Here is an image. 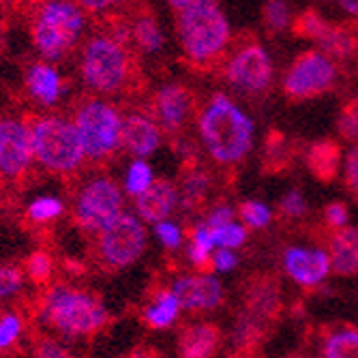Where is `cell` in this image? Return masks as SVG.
<instances>
[{
	"label": "cell",
	"instance_id": "cell-40",
	"mask_svg": "<svg viewBox=\"0 0 358 358\" xmlns=\"http://www.w3.org/2000/svg\"><path fill=\"white\" fill-rule=\"evenodd\" d=\"M155 232L159 236V241L164 243V247L168 249H176L182 241V232H180V227L172 221H161L155 225Z\"/></svg>",
	"mask_w": 358,
	"mask_h": 358
},
{
	"label": "cell",
	"instance_id": "cell-23",
	"mask_svg": "<svg viewBox=\"0 0 358 358\" xmlns=\"http://www.w3.org/2000/svg\"><path fill=\"white\" fill-rule=\"evenodd\" d=\"M178 311H180V303L176 299V294L172 289H164L157 294L155 303L150 307H146L144 320L152 329H168L178 317Z\"/></svg>",
	"mask_w": 358,
	"mask_h": 358
},
{
	"label": "cell",
	"instance_id": "cell-2",
	"mask_svg": "<svg viewBox=\"0 0 358 358\" xmlns=\"http://www.w3.org/2000/svg\"><path fill=\"white\" fill-rule=\"evenodd\" d=\"M230 22L217 0H191L178 15V39L193 64H213L230 43Z\"/></svg>",
	"mask_w": 358,
	"mask_h": 358
},
{
	"label": "cell",
	"instance_id": "cell-11",
	"mask_svg": "<svg viewBox=\"0 0 358 358\" xmlns=\"http://www.w3.org/2000/svg\"><path fill=\"white\" fill-rule=\"evenodd\" d=\"M225 78L245 92L266 90L273 80V62L268 52L255 41L241 45L225 62Z\"/></svg>",
	"mask_w": 358,
	"mask_h": 358
},
{
	"label": "cell",
	"instance_id": "cell-45",
	"mask_svg": "<svg viewBox=\"0 0 358 358\" xmlns=\"http://www.w3.org/2000/svg\"><path fill=\"white\" fill-rule=\"evenodd\" d=\"M324 217H327L331 227H339L341 230V227L348 223V208L341 202H333L331 206H327V210H324Z\"/></svg>",
	"mask_w": 358,
	"mask_h": 358
},
{
	"label": "cell",
	"instance_id": "cell-5",
	"mask_svg": "<svg viewBox=\"0 0 358 358\" xmlns=\"http://www.w3.org/2000/svg\"><path fill=\"white\" fill-rule=\"evenodd\" d=\"M84 28L82 9L71 0H45L32 22V41L50 58H60L78 41Z\"/></svg>",
	"mask_w": 358,
	"mask_h": 358
},
{
	"label": "cell",
	"instance_id": "cell-46",
	"mask_svg": "<svg viewBox=\"0 0 358 358\" xmlns=\"http://www.w3.org/2000/svg\"><path fill=\"white\" fill-rule=\"evenodd\" d=\"M78 7H84L92 13H101V11H108L116 5H120L122 0H76Z\"/></svg>",
	"mask_w": 358,
	"mask_h": 358
},
{
	"label": "cell",
	"instance_id": "cell-39",
	"mask_svg": "<svg viewBox=\"0 0 358 358\" xmlns=\"http://www.w3.org/2000/svg\"><path fill=\"white\" fill-rule=\"evenodd\" d=\"M279 208H281L283 217H287V219H296V217H303V215L307 213V202H305V198H303V193H301V191L292 189V191H287V193L283 195V200H281Z\"/></svg>",
	"mask_w": 358,
	"mask_h": 358
},
{
	"label": "cell",
	"instance_id": "cell-35",
	"mask_svg": "<svg viewBox=\"0 0 358 358\" xmlns=\"http://www.w3.org/2000/svg\"><path fill=\"white\" fill-rule=\"evenodd\" d=\"M213 232V238H215V245H219L221 249H234V247H241L247 238V230L238 223H227L223 227H217V230H210Z\"/></svg>",
	"mask_w": 358,
	"mask_h": 358
},
{
	"label": "cell",
	"instance_id": "cell-22",
	"mask_svg": "<svg viewBox=\"0 0 358 358\" xmlns=\"http://www.w3.org/2000/svg\"><path fill=\"white\" fill-rule=\"evenodd\" d=\"M26 86H28V92L35 96L37 101H41L43 106H52L60 96L62 80L52 64L37 62V64H32L26 76Z\"/></svg>",
	"mask_w": 358,
	"mask_h": 358
},
{
	"label": "cell",
	"instance_id": "cell-36",
	"mask_svg": "<svg viewBox=\"0 0 358 358\" xmlns=\"http://www.w3.org/2000/svg\"><path fill=\"white\" fill-rule=\"evenodd\" d=\"M22 283H24V273L20 271V266H11V264L0 266V301L17 294Z\"/></svg>",
	"mask_w": 358,
	"mask_h": 358
},
{
	"label": "cell",
	"instance_id": "cell-25",
	"mask_svg": "<svg viewBox=\"0 0 358 358\" xmlns=\"http://www.w3.org/2000/svg\"><path fill=\"white\" fill-rule=\"evenodd\" d=\"M208 187H210V180H208V176L204 172H200V170L189 172V176L180 185V195H178L182 208L185 210L200 208L206 202Z\"/></svg>",
	"mask_w": 358,
	"mask_h": 358
},
{
	"label": "cell",
	"instance_id": "cell-47",
	"mask_svg": "<svg viewBox=\"0 0 358 358\" xmlns=\"http://www.w3.org/2000/svg\"><path fill=\"white\" fill-rule=\"evenodd\" d=\"M127 358H164L155 348H148V345H140L136 350H131L127 354Z\"/></svg>",
	"mask_w": 358,
	"mask_h": 358
},
{
	"label": "cell",
	"instance_id": "cell-48",
	"mask_svg": "<svg viewBox=\"0 0 358 358\" xmlns=\"http://www.w3.org/2000/svg\"><path fill=\"white\" fill-rule=\"evenodd\" d=\"M339 7L348 13V15H354L358 17V0H337Z\"/></svg>",
	"mask_w": 358,
	"mask_h": 358
},
{
	"label": "cell",
	"instance_id": "cell-50",
	"mask_svg": "<svg viewBox=\"0 0 358 358\" xmlns=\"http://www.w3.org/2000/svg\"><path fill=\"white\" fill-rule=\"evenodd\" d=\"M356 43H358V37H356Z\"/></svg>",
	"mask_w": 358,
	"mask_h": 358
},
{
	"label": "cell",
	"instance_id": "cell-24",
	"mask_svg": "<svg viewBox=\"0 0 358 358\" xmlns=\"http://www.w3.org/2000/svg\"><path fill=\"white\" fill-rule=\"evenodd\" d=\"M317 48L329 58H350L356 50V37L345 26L331 24L324 37L317 41Z\"/></svg>",
	"mask_w": 358,
	"mask_h": 358
},
{
	"label": "cell",
	"instance_id": "cell-18",
	"mask_svg": "<svg viewBox=\"0 0 358 358\" xmlns=\"http://www.w3.org/2000/svg\"><path fill=\"white\" fill-rule=\"evenodd\" d=\"M221 345V329L215 324L187 327L178 337L180 358H213Z\"/></svg>",
	"mask_w": 358,
	"mask_h": 358
},
{
	"label": "cell",
	"instance_id": "cell-37",
	"mask_svg": "<svg viewBox=\"0 0 358 358\" xmlns=\"http://www.w3.org/2000/svg\"><path fill=\"white\" fill-rule=\"evenodd\" d=\"M241 217H243L245 223L251 225V227H264V225H268V221H271V210H268V206L262 204V202H253V200H249V202H245V204L241 206Z\"/></svg>",
	"mask_w": 358,
	"mask_h": 358
},
{
	"label": "cell",
	"instance_id": "cell-16",
	"mask_svg": "<svg viewBox=\"0 0 358 358\" xmlns=\"http://www.w3.org/2000/svg\"><path fill=\"white\" fill-rule=\"evenodd\" d=\"M161 144V134L157 122L146 114H129L122 120L120 131V146L136 155L138 159L152 155Z\"/></svg>",
	"mask_w": 358,
	"mask_h": 358
},
{
	"label": "cell",
	"instance_id": "cell-30",
	"mask_svg": "<svg viewBox=\"0 0 358 358\" xmlns=\"http://www.w3.org/2000/svg\"><path fill=\"white\" fill-rule=\"evenodd\" d=\"M262 20L268 32L279 35V32L287 30L292 24V11L285 0H266V5L262 9Z\"/></svg>",
	"mask_w": 358,
	"mask_h": 358
},
{
	"label": "cell",
	"instance_id": "cell-21",
	"mask_svg": "<svg viewBox=\"0 0 358 358\" xmlns=\"http://www.w3.org/2000/svg\"><path fill=\"white\" fill-rule=\"evenodd\" d=\"M309 172L320 182H333L341 168V146L335 140H322L309 146L307 150Z\"/></svg>",
	"mask_w": 358,
	"mask_h": 358
},
{
	"label": "cell",
	"instance_id": "cell-10",
	"mask_svg": "<svg viewBox=\"0 0 358 358\" xmlns=\"http://www.w3.org/2000/svg\"><path fill=\"white\" fill-rule=\"evenodd\" d=\"M146 249V230L144 225L131 217L120 215L112 225L99 234V257L108 268H124L131 266Z\"/></svg>",
	"mask_w": 358,
	"mask_h": 358
},
{
	"label": "cell",
	"instance_id": "cell-42",
	"mask_svg": "<svg viewBox=\"0 0 358 358\" xmlns=\"http://www.w3.org/2000/svg\"><path fill=\"white\" fill-rule=\"evenodd\" d=\"M35 358H71V354L54 339L41 337L35 341Z\"/></svg>",
	"mask_w": 358,
	"mask_h": 358
},
{
	"label": "cell",
	"instance_id": "cell-19",
	"mask_svg": "<svg viewBox=\"0 0 358 358\" xmlns=\"http://www.w3.org/2000/svg\"><path fill=\"white\" fill-rule=\"evenodd\" d=\"M331 268L350 277L358 273V227H341L331 236Z\"/></svg>",
	"mask_w": 358,
	"mask_h": 358
},
{
	"label": "cell",
	"instance_id": "cell-31",
	"mask_svg": "<svg viewBox=\"0 0 358 358\" xmlns=\"http://www.w3.org/2000/svg\"><path fill=\"white\" fill-rule=\"evenodd\" d=\"M52 271H54V264H52V255L48 251L39 249L35 253H30V257L26 259V273L32 283L48 285L52 279Z\"/></svg>",
	"mask_w": 358,
	"mask_h": 358
},
{
	"label": "cell",
	"instance_id": "cell-33",
	"mask_svg": "<svg viewBox=\"0 0 358 358\" xmlns=\"http://www.w3.org/2000/svg\"><path fill=\"white\" fill-rule=\"evenodd\" d=\"M60 215H62V202L52 198V195L37 198L28 206V219L35 221V223H45V221H52Z\"/></svg>",
	"mask_w": 358,
	"mask_h": 358
},
{
	"label": "cell",
	"instance_id": "cell-27",
	"mask_svg": "<svg viewBox=\"0 0 358 358\" xmlns=\"http://www.w3.org/2000/svg\"><path fill=\"white\" fill-rule=\"evenodd\" d=\"M331 22L324 20L315 9H305L296 20H292V30L294 35L303 37V39H311V41H320L324 37V32L329 30Z\"/></svg>",
	"mask_w": 358,
	"mask_h": 358
},
{
	"label": "cell",
	"instance_id": "cell-12",
	"mask_svg": "<svg viewBox=\"0 0 358 358\" xmlns=\"http://www.w3.org/2000/svg\"><path fill=\"white\" fill-rule=\"evenodd\" d=\"M30 129L17 120H0V174L22 178L32 164Z\"/></svg>",
	"mask_w": 358,
	"mask_h": 358
},
{
	"label": "cell",
	"instance_id": "cell-15",
	"mask_svg": "<svg viewBox=\"0 0 358 358\" xmlns=\"http://www.w3.org/2000/svg\"><path fill=\"white\" fill-rule=\"evenodd\" d=\"M283 264L285 273L301 285H317L331 273V259L320 249L309 251L301 247H292L285 251Z\"/></svg>",
	"mask_w": 358,
	"mask_h": 358
},
{
	"label": "cell",
	"instance_id": "cell-6",
	"mask_svg": "<svg viewBox=\"0 0 358 358\" xmlns=\"http://www.w3.org/2000/svg\"><path fill=\"white\" fill-rule=\"evenodd\" d=\"M131 71L127 48L116 37H92L82 52V78L96 92L120 90Z\"/></svg>",
	"mask_w": 358,
	"mask_h": 358
},
{
	"label": "cell",
	"instance_id": "cell-32",
	"mask_svg": "<svg viewBox=\"0 0 358 358\" xmlns=\"http://www.w3.org/2000/svg\"><path fill=\"white\" fill-rule=\"evenodd\" d=\"M152 185V172H150V166L142 159H136L131 166H129V172H127V180H124V187H127V193L131 195H138L144 193L148 187Z\"/></svg>",
	"mask_w": 358,
	"mask_h": 358
},
{
	"label": "cell",
	"instance_id": "cell-7",
	"mask_svg": "<svg viewBox=\"0 0 358 358\" xmlns=\"http://www.w3.org/2000/svg\"><path fill=\"white\" fill-rule=\"evenodd\" d=\"M76 129L82 140L84 155L94 161L108 159L120 146L122 118L103 101L84 103L76 116Z\"/></svg>",
	"mask_w": 358,
	"mask_h": 358
},
{
	"label": "cell",
	"instance_id": "cell-44",
	"mask_svg": "<svg viewBox=\"0 0 358 358\" xmlns=\"http://www.w3.org/2000/svg\"><path fill=\"white\" fill-rule=\"evenodd\" d=\"M232 217H234V210L230 206H219L215 208L208 219L204 221V225L208 227V230H217V227H223L227 223H232Z\"/></svg>",
	"mask_w": 358,
	"mask_h": 358
},
{
	"label": "cell",
	"instance_id": "cell-29",
	"mask_svg": "<svg viewBox=\"0 0 358 358\" xmlns=\"http://www.w3.org/2000/svg\"><path fill=\"white\" fill-rule=\"evenodd\" d=\"M134 37L138 45L146 52H159L164 48V30L152 17H140L134 26Z\"/></svg>",
	"mask_w": 358,
	"mask_h": 358
},
{
	"label": "cell",
	"instance_id": "cell-26",
	"mask_svg": "<svg viewBox=\"0 0 358 358\" xmlns=\"http://www.w3.org/2000/svg\"><path fill=\"white\" fill-rule=\"evenodd\" d=\"M324 358H358V331L343 329L327 339Z\"/></svg>",
	"mask_w": 358,
	"mask_h": 358
},
{
	"label": "cell",
	"instance_id": "cell-41",
	"mask_svg": "<svg viewBox=\"0 0 358 358\" xmlns=\"http://www.w3.org/2000/svg\"><path fill=\"white\" fill-rule=\"evenodd\" d=\"M345 185L358 200V144H354L345 155Z\"/></svg>",
	"mask_w": 358,
	"mask_h": 358
},
{
	"label": "cell",
	"instance_id": "cell-14",
	"mask_svg": "<svg viewBox=\"0 0 358 358\" xmlns=\"http://www.w3.org/2000/svg\"><path fill=\"white\" fill-rule=\"evenodd\" d=\"M193 108L191 92L178 84L164 86L152 101V114L161 122V127L168 129V131H178L185 127L189 114Z\"/></svg>",
	"mask_w": 358,
	"mask_h": 358
},
{
	"label": "cell",
	"instance_id": "cell-49",
	"mask_svg": "<svg viewBox=\"0 0 358 358\" xmlns=\"http://www.w3.org/2000/svg\"><path fill=\"white\" fill-rule=\"evenodd\" d=\"M189 3H191V0H168V5L174 7V9H178V11H182Z\"/></svg>",
	"mask_w": 358,
	"mask_h": 358
},
{
	"label": "cell",
	"instance_id": "cell-20",
	"mask_svg": "<svg viewBox=\"0 0 358 358\" xmlns=\"http://www.w3.org/2000/svg\"><path fill=\"white\" fill-rule=\"evenodd\" d=\"M279 309V283L271 277H257L247 289V313L257 322L273 320Z\"/></svg>",
	"mask_w": 358,
	"mask_h": 358
},
{
	"label": "cell",
	"instance_id": "cell-8",
	"mask_svg": "<svg viewBox=\"0 0 358 358\" xmlns=\"http://www.w3.org/2000/svg\"><path fill=\"white\" fill-rule=\"evenodd\" d=\"M335 82H337V67L333 58H329L322 52L309 50L289 64V69L283 78V90L289 99L305 101L333 90Z\"/></svg>",
	"mask_w": 358,
	"mask_h": 358
},
{
	"label": "cell",
	"instance_id": "cell-1",
	"mask_svg": "<svg viewBox=\"0 0 358 358\" xmlns=\"http://www.w3.org/2000/svg\"><path fill=\"white\" fill-rule=\"evenodd\" d=\"M200 136L217 164L232 166L253 146V122L225 94H215L200 114Z\"/></svg>",
	"mask_w": 358,
	"mask_h": 358
},
{
	"label": "cell",
	"instance_id": "cell-17",
	"mask_svg": "<svg viewBox=\"0 0 358 358\" xmlns=\"http://www.w3.org/2000/svg\"><path fill=\"white\" fill-rule=\"evenodd\" d=\"M176 204H178V191L166 178L152 180V185L136 198L138 215L144 221L155 223V225L166 221L172 215V210L176 208Z\"/></svg>",
	"mask_w": 358,
	"mask_h": 358
},
{
	"label": "cell",
	"instance_id": "cell-28",
	"mask_svg": "<svg viewBox=\"0 0 358 358\" xmlns=\"http://www.w3.org/2000/svg\"><path fill=\"white\" fill-rule=\"evenodd\" d=\"M213 249H215L213 232L204 223L198 225L193 230V238H191V247H189V259L198 268H208V259H210Z\"/></svg>",
	"mask_w": 358,
	"mask_h": 358
},
{
	"label": "cell",
	"instance_id": "cell-43",
	"mask_svg": "<svg viewBox=\"0 0 358 358\" xmlns=\"http://www.w3.org/2000/svg\"><path fill=\"white\" fill-rule=\"evenodd\" d=\"M238 264V257L230 251V249H219L215 255H213V266L219 271V273H230L234 271Z\"/></svg>",
	"mask_w": 358,
	"mask_h": 358
},
{
	"label": "cell",
	"instance_id": "cell-34",
	"mask_svg": "<svg viewBox=\"0 0 358 358\" xmlns=\"http://www.w3.org/2000/svg\"><path fill=\"white\" fill-rule=\"evenodd\" d=\"M339 136L348 142H356L358 140V96L350 99L339 114Z\"/></svg>",
	"mask_w": 358,
	"mask_h": 358
},
{
	"label": "cell",
	"instance_id": "cell-4",
	"mask_svg": "<svg viewBox=\"0 0 358 358\" xmlns=\"http://www.w3.org/2000/svg\"><path fill=\"white\" fill-rule=\"evenodd\" d=\"M32 155L54 174H71L84 161L82 140L73 122L56 116L39 118L30 127Z\"/></svg>",
	"mask_w": 358,
	"mask_h": 358
},
{
	"label": "cell",
	"instance_id": "cell-9",
	"mask_svg": "<svg viewBox=\"0 0 358 358\" xmlns=\"http://www.w3.org/2000/svg\"><path fill=\"white\" fill-rule=\"evenodd\" d=\"M122 193L106 176L86 182L76 200V221L86 232H103L120 217Z\"/></svg>",
	"mask_w": 358,
	"mask_h": 358
},
{
	"label": "cell",
	"instance_id": "cell-13",
	"mask_svg": "<svg viewBox=\"0 0 358 358\" xmlns=\"http://www.w3.org/2000/svg\"><path fill=\"white\" fill-rule=\"evenodd\" d=\"M172 292L176 294L180 307L191 311H204L215 309L223 299L221 283L210 275H198V277H180L172 285Z\"/></svg>",
	"mask_w": 358,
	"mask_h": 358
},
{
	"label": "cell",
	"instance_id": "cell-3",
	"mask_svg": "<svg viewBox=\"0 0 358 358\" xmlns=\"http://www.w3.org/2000/svg\"><path fill=\"white\" fill-rule=\"evenodd\" d=\"M43 317L67 337H88L103 329L108 320L103 305L86 292L58 285L41 303Z\"/></svg>",
	"mask_w": 358,
	"mask_h": 358
},
{
	"label": "cell",
	"instance_id": "cell-38",
	"mask_svg": "<svg viewBox=\"0 0 358 358\" xmlns=\"http://www.w3.org/2000/svg\"><path fill=\"white\" fill-rule=\"evenodd\" d=\"M22 333V320L20 315H3L0 317V352L11 348L15 343V339L20 337Z\"/></svg>",
	"mask_w": 358,
	"mask_h": 358
}]
</instances>
